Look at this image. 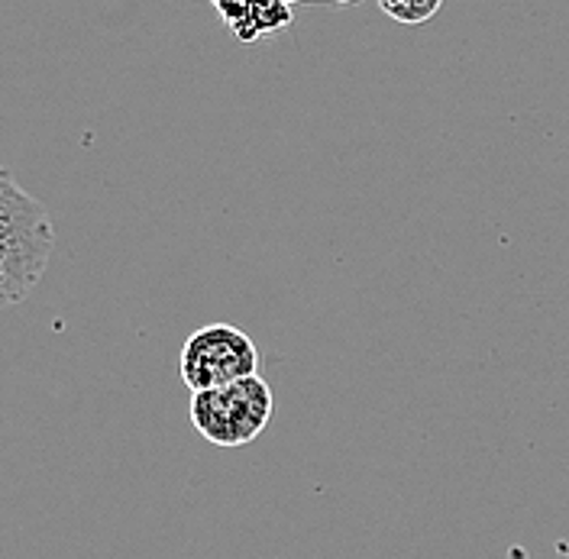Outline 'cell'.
<instances>
[{"label":"cell","instance_id":"7a4b0ae2","mask_svg":"<svg viewBox=\"0 0 569 559\" xmlns=\"http://www.w3.org/2000/svg\"><path fill=\"white\" fill-rule=\"evenodd\" d=\"M272 388L262 376H249L243 382L194 391L188 415L194 430L213 447H247L252 443L266 423L272 420Z\"/></svg>","mask_w":569,"mask_h":559},{"label":"cell","instance_id":"277c9868","mask_svg":"<svg viewBox=\"0 0 569 559\" xmlns=\"http://www.w3.org/2000/svg\"><path fill=\"white\" fill-rule=\"evenodd\" d=\"M379 7L395 23H427L443 7V0H379Z\"/></svg>","mask_w":569,"mask_h":559},{"label":"cell","instance_id":"3957f363","mask_svg":"<svg viewBox=\"0 0 569 559\" xmlns=\"http://www.w3.org/2000/svg\"><path fill=\"white\" fill-rule=\"evenodd\" d=\"M181 382L194 391H211L223 385L259 376V350L233 323H208L194 330L181 347Z\"/></svg>","mask_w":569,"mask_h":559},{"label":"cell","instance_id":"6da1fadb","mask_svg":"<svg viewBox=\"0 0 569 559\" xmlns=\"http://www.w3.org/2000/svg\"><path fill=\"white\" fill-rule=\"evenodd\" d=\"M56 249V227L42 201H36L17 178L0 169V311L20 305Z\"/></svg>","mask_w":569,"mask_h":559}]
</instances>
